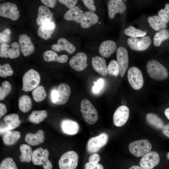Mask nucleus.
Wrapping results in <instances>:
<instances>
[{
  "label": "nucleus",
  "mask_w": 169,
  "mask_h": 169,
  "mask_svg": "<svg viewBox=\"0 0 169 169\" xmlns=\"http://www.w3.org/2000/svg\"><path fill=\"white\" fill-rule=\"evenodd\" d=\"M147 72L152 79L157 80H162L167 79L168 76L166 68L158 61L151 59L146 64Z\"/></svg>",
  "instance_id": "obj_1"
},
{
  "label": "nucleus",
  "mask_w": 169,
  "mask_h": 169,
  "mask_svg": "<svg viewBox=\"0 0 169 169\" xmlns=\"http://www.w3.org/2000/svg\"><path fill=\"white\" fill-rule=\"evenodd\" d=\"M22 81V90L25 92L30 91L38 87L40 81V76L36 71L31 69L24 74Z\"/></svg>",
  "instance_id": "obj_2"
},
{
  "label": "nucleus",
  "mask_w": 169,
  "mask_h": 169,
  "mask_svg": "<svg viewBox=\"0 0 169 169\" xmlns=\"http://www.w3.org/2000/svg\"><path fill=\"white\" fill-rule=\"evenodd\" d=\"M81 113L84 120L91 125L95 123L98 118L97 111L88 100L84 99L80 103Z\"/></svg>",
  "instance_id": "obj_3"
},
{
  "label": "nucleus",
  "mask_w": 169,
  "mask_h": 169,
  "mask_svg": "<svg viewBox=\"0 0 169 169\" xmlns=\"http://www.w3.org/2000/svg\"><path fill=\"white\" fill-rule=\"evenodd\" d=\"M129 149L132 154L139 157L151 151L152 146L148 140L142 139L131 142L129 146Z\"/></svg>",
  "instance_id": "obj_4"
},
{
  "label": "nucleus",
  "mask_w": 169,
  "mask_h": 169,
  "mask_svg": "<svg viewBox=\"0 0 169 169\" xmlns=\"http://www.w3.org/2000/svg\"><path fill=\"white\" fill-rule=\"evenodd\" d=\"M49 152L47 149L39 147L33 152L32 160L36 165H42L44 169H51L52 164L49 160Z\"/></svg>",
  "instance_id": "obj_5"
},
{
  "label": "nucleus",
  "mask_w": 169,
  "mask_h": 169,
  "mask_svg": "<svg viewBox=\"0 0 169 169\" xmlns=\"http://www.w3.org/2000/svg\"><path fill=\"white\" fill-rule=\"evenodd\" d=\"M79 157L75 151H70L64 153L59 162L60 169H75L77 167Z\"/></svg>",
  "instance_id": "obj_6"
},
{
  "label": "nucleus",
  "mask_w": 169,
  "mask_h": 169,
  "mask_svg": "<svg viewBox=\"0 0 169 169\" xmlns=\"http://www.w3.org/2000/svg\"><path fill=\"white\" fill-rule=\"evenodd\" d=\"M127 78L130 85L134 89L138 90L143 86L144 79L142 74L138 68L131 67L128 71Z\"/></svg>",
  "instance_id": "obj_7"
},
{
  "label": "nucleus",
  "mask_w": 169,
  "mask_h": 169,
  "mask_svg": "<svg viewBox=\"0 0 169 169\" xmlns=\"http://www.w3.org/2000/svg\"><path fill=\"white\" fill-rule=\"evenodd\" d=\"M108 139V135L105 133H102L98 136L90 138L87 145L88 151L92 153L98 152L106 144Z\"/></svg>",
  "instance_id": "obj_8"
},
{
  "label": "nucleus",
  "mask_w": 169,
  "mask_h": 169,
  "mask_svg": "<svg viewBox=\"0 0 169 169\" xmlns=\"http://www.w3.org/2000/svg\"><path fill=\"white\" fill-rule=\"evenodd\" d=\"M19 46V44L16 42H13L10 45L5 43L1 44L0 47V57L11 59L18 57L20 54Z\"/></svg>",
  "instance_id": "obj_9"
},
{
  "label": "nucleus",
  "mask_w": 169,
  "mask_h": 169,
  "mask_svg": "<svg viewBox=\"0 0 169 169\" xmlns=\"http://www.w3.org/2000/svg\"><path fill=\"white\" fill-rule=\"evenodd\" d=\"M0 15L15 21L19 18V11L15 3L6 2L0 5Z\"/></svg>",
  "instance_id": "obj_10"
},
{
  "label": "nucleus",
  "mask_w": 169,
  "mask_h": 169,
  "mask_svg": "<svg viewBox=\"0 0 169 169\" xmlns=\"http://www.w3.org/2000/svg\"><path fill=\"white\" fill-rule=\"evenodd\" d=\"M127 43L131 49L138 51H144L148 48L151 43L149 36L143 37L141 39L137 38L130 37L127 40Z\"/></svg>",
  "instance_id": "obj_11"
},
{
  "label": "nucleus",
  "mask_w": 169,
  "mask_h": 169,
  "mask_svg": "<svg viewBox=\"0 0 169 169\" xmlns=\"http://www.w3.org/2000/svg\"><path fill=\"white\" fill-rule=\"evenodd\" d=\"M5 124H1L0 133L4 135L8 131L18 127L21 123L18 115L16 114H11L7 115L3 118Z\"/></svg>",
  "instance_id": "obj_12"
},
{
  "label": "nucleus",
  "mask_w": 169,
  "mask_h": 169,
  "mask_svg": "<svg viewBox=\"0 0 169 169\" xmlns=\"http://www.w3.org/2000/svg\"><path fill=\"white\" fill-rule=\"evenodd\" d=\"M116 58L120 75L121 77H123L127 70L129 64V56L126 49L123 47H119L117 50Z\"/></svg>",
  "instance_id": "obj_13"
},
{
  "label": "nucleus",
  "mask_w": 169,
  "mask_h": 169,
  "mask_svg": "<svg viewBox=\"0 0 169 169\" xmlns=\"http://www.w3.org/2000/svg\"><path fill=\"white\" fill-rule=\"evenodd\" d=\"M158 153L154 151H150L143 156L140 161V166L144 169H152L160 162Z\"/></svg>",
  "instance_id": "obj_14"
},
{
  "label": "nucleus",
  "mask_w": 169,
  "mask_h": 169,
  "mask_svg": "<svg viewBox=\"0 0 169 169\" xmlns=\"http://www.w3.org/2000/svg\"><path fill=\"white\" fill-rule=\"evenodd\" d=\"M129 116V110L125 105H121L115 111L113 116L114 124L120 127L125 125L127 121Z\"/></svg>",
  "instance_id": "obj_15"
},
{
  "label": "nucleus",
  "mask_w": 169,
  "mask_h": 169,
  "mask_svg": "<svg viewBox=\"0 0 169 169\" xmlns=\"http://www.w3.org/2000/svg\"><path fill=\"white\" fill-rule=\"evenodd\" d=\"M87 60L86 54L83 52H79L71 58L69 64L74 70L77 71H81L87 67Z\"/></svg>",
  "instance_id": "obj_16"
},
{
  "label": "nucleus",
  "mask_w": 169,
  "mask_h": 169,
  "mask_svg": "<svg viewBox=\"0 0 169 169\" xmlns=\"http://www.w3.org/2000/svg\"><path fill=\"white\" fill-rule=\"evenodd\" d=\"M18 42L22 54L27 56L33 53L34 48L30 37L25 34H21L18 37Z\"/></svg>",
  "instance_id": "obj_17"
},
{
  "label": "nucleus",
  "mask_w": 169,
  "mask_h": 169,
  "mask_svg": "<svg viewBox=\"0 0 169 169\" xmlns=\"http://www.w3.org/2000/svg\"><path fill=\"white\" fill-rule=\"evenodd\" d=\"M57 90V98L55 104L61 105L65 104L69 100L71 93L70 86L67 84H60Z\"/></svg>",
  "instance_id": "obj_18"
},
{
  "label": "nucleus",
  "mask_w": 169,
  "mask_h": 169,
  "mask_svg": "<svg viewBox=\"0 0 169 169\" xmlns=\"http://www.w3.org/2000/svg\"><path fill=\"white\" fill-rule=\"evenodd\" d=\"M108 13L109 17L113 19L117 13L121 14L126 9V6L121 0H111L108 3Z\"/></svg>",
  "instance_id": "obj_19"
},
{
  "label": "nucleus",
  "mask_w": 169,
  "mask_h": 169,
  "mask_svg": "<svg viewBox=\"0 0 169 169\" xmlns=\"http://www.w3.org/2000/svg\"><path fill=\"white\" fill-rule=\"evenodd\" d=\"M60 126L64 133L70 135L76 134L79 128V124L77 122L68 119H64L61 121Z\"/></svg>",
  "instance_id": "obj_20"
},
{
  "label": "nucleus",
  "mask_w": 169,
  "mask_h": 169,
  "mask_svg": "<svg viewBox=\"0 0 169 169\" xmlns=\"http://www.w3.org/2000/svg\"><path fill=\"white\" fill-rule=\"evenodd\" d=\"M117 45L114 41L106 40L103 41L99 48V52L103 57H110L116 50Z\"/></svg>",
  "instance_id": "obj_21"
},
{
  "label": "nucleus",
  "mask_w": 169,
  "mask_h": 169,
  "mask_svg": "<svg viewBox=\"0 0 169 169\" xmlns=\"http://www.w3.org/2000/svg\"><path fill=\"white\" fill-rule=\"evenodd\" d=\"M56 27L55 23L53 21H48L40 26L38 30V36L42 38L47 40L51 38V35Z\"/></svg>",
  "instance_id": "obj_22"
},
{
  "label": "nucleus",
  "mask_w": 169,
  "mask_h": 169,
  "mask_svg": "<svg viewBox=\"0 0 169 169\" xmlns=\"http://www.w3.org/2000/svg\"><path fill=\"white\" fill-rule=\"evenodd\" d=\"M54 14L46 6H40L38 8V13L36 23L40 26L45 22L51 21Z\"/></svg>",
  "instance_id": "obj_23"
},
{
  "label": "nucleus",
  "mask_w": 169,
  "mask_h": 169,
  "mask_svg": "<svg viewBox=\"0 0 169 169\" xmlns=\"http://www.w3.org/2000/svg\"><path fill=\"white\" fill-rule=\"evenodd\" d=\"M51 48L53 50L57 52L64 50L70 54L73 53L76 49L72 44L64 38L59 39L57 44L52 45Z\"/></svg>",
  "instance_id": "obj_24"
},
{
  "label": "nucleus",
  "mask_w": 169,
  "mask_h": 169,
  "mask_svg": "<svg viewBox=\"0 0 169 169\" xmlns=\"http://www.w3.org/2000/svg\"><path fill=\"white\" fill-rule=\"evenodd\" d=\"M44 139V131L41 130H39L35 134L30 133L27 134L25 136V141L29 145L34 146L43 143Z\"/></svg>",
  "instance_id": "obj_25"
},
{
  "label": "nucleus",
  "mask_w": 169,
  "mask_h": 169,
  "mask_svg": "<svg viewBox=\"0 0 169 169\" xmlns=\"http://www.w3.org/2000/svg\"><path fill=\"white\" fill-rule=\"evenodd\" d=\"M92 64L94 69L97 73L103 76L107 75L106 64L103 57L99 56L93 57L92 59Z\"/></svg>",
  "instance_id": "obj_26"
},
{
  "label": "nucleus",
  "mask_w": 169,
  "mask_h": 169,
  "mask_svg": "<svg viewBox=\"0 0 169 169\" xmlns=\"http://www.w3.org/2000/svg\"><path fill=\"white\" fill-rule=\"evenodd\" d=\"M99 18L94 12L90 11L85 12L81 19V26L84 28H87L96 23Z\"/></svg>",
  "instance_id": "obj_27"
},
{
  "label": "nucleus",
  "mask_w": 169,
  "mask_h": 169,
  "mask_svg": "<svg viewBox=\"0 0 169 169\" xmlns=\"http://www.w3.org/2000/svg\"><path fill=\"white\" fill-rule=\"evenodd\" d=\"M83 11L77 6L70 9L64 14V18L68 21H73L77 23H80L84 14Z\"/></svg>",
  "instance_id": "obj_28"
},
{
  "label": "nucleus",
  "mask_w": 169,
  "mask_h": 169,
  "mask_svg": "<svg viewBox=\"0 0 169 169\" xmlns=\"http://www.w3.org/2000/svg\"><path fill=\"white\" fill-rule=\"evenodd\" d=\"M44 59L47 62L55 61L64 63L68 60L67 56L65 54L59 55L55 52L50 50L45 51L43 54Z\"/></svg>",
  "instance_id": "obj_29"
},
{
  "label": "nucleus",
  "mask_w": 169,
  "mask_h": 169,
  "mask_svg": "<svg viewBox=\"0 0 169 169\" xmlns=\"http://www.w3.org/2000/svg\"><path fill=\"white\" fill-rule=\"evenodd\" d=\"M146 120L149 125L156 129H162L164 126L163 120L154 113H148L146 116Z\"/></svg>",
  "instance_id": "obj_30"
},
{
  "label": "nucleus",
  "mask_w": 169,
  "mask_h": 169,
  "mask_svg": "<svg viewBox=\"0 0 169 169\" xmlns=\"http://www.w3.org/2000/svg\"><path fill=\"white\" fill-rule=\"evenodd\" d=\"M147 20L151 27L156 31L165 29L167 27V24L165 23L158 16L149 17Z\"/></svg>",
  "instance_id": "obj_31"
},
{
  "label": "nucleus",
  "mask_w": 169,
  "mask_h": 169,
  "mask_svg": "<svg viewBox=\"0 0 169 169\" xmlns=\"http://www.w3.org/2000/svg\"><path fill=\"white\" fill-rule=\"evenodd\" d=\"M19 149L21 153L19 157L20 161L26 162L31 161L33 153L31 147L28 145L23 144L20 145Z\"/></svg>",
  "instance_id": "obj_32"
},
{
  "label": "nucleus",
  "mask_w": 169,
  "mask_h": 169,
  "mask_svg": "<svg viewBox=\"0 0 169 169\" xmlns=\"http://www.w3.org/2000/svg\"><path fill=\"white\" fill-rule=\"evenodd\" d=\"M20 137V134L19 131H9L3 135V140L5 145L11 146L15 144Z\"/></svg>",
  "instance_id": "obj_33"
},
{
  "label": "nucleus",
  "mask_w": 169,
  "mask_h": 169,
  "mask_svg": "<svg viewBox=\"0 0 169 169\" xmlns=\"http://www.w3.org/2000/svg\"><path fill=\"white\" fill-rule=\"evenodd\" d=\"M47 115V112L45 110H34L29 116L28 120L32 123L37 124L44 120Z\"/></svg>",
  "instance_id": "obj_34"
},
{
  "label": "nucleus",
  "mask_w": 169,
  "mask_h": 169,
  "mask_svg": "<svg viewBox=\"0 0 169 169\" xmlns=\"http://www.w3.org/2000/svg\"><path fill=\"white\" fill-rule=\"evenodd\" d=\"M18 107L21 111L27 112L31 109L32 100L31 98L26 95L21 96L18 100Z\"/></svg>",
  "instance_id": "obj_35"
},
{
  "label": "nucleus",
  "mask_w": 169,
  "mask_h": 169,
  "mask_svg": "<svg viewBox=\"0 0 169 169\" xmlns=\"http://www.w3.org/2000/svg\"><path fill=\"white\" fill-rule=\"evenodd\" d=\"M169 38V30L166 29L160 30L155 35L153 38V44L156 47L160 46L164 41Z\"/></svg>",
  "instance_id": "obj_36"
},
{
  "label": "nucleus",
  "mask_w": 169,
  "mask_h": 169,
  "mask_svg": "<svg viewBox=\"0 0 169 169\" xmlns=\"http://www.w3.org/2000/svg\"><path fill=\"white\" fill-rule=\"evenodd\" d=\"M32 95L34 100L36 102H40L46 97L47 93L44 86H38L32 92Z\"/></svg>",
  "instance_id": "obj_37"
},
{
  "label": "nucleus",
  "mask_w": 169,
  "mask_h": 169,
  "mask_svg": "<svg viewBox=\"0 0 169 169\" xmlns=\"http://www.w3.org/2000/svg\"><path fill=\"white\" fill-rule=\"evenodd\" d=\"M125 34L130 37L136 38L145 36L146 33L142 30L137 29L133 26L130 25L124 30Z\"/></svg>",
  "instance_id": "obj_38"
},
{
  "label": "nucleus",
  "mask_w": 169,
  "mask_h": 169,
  "mask_svg": "<svg viewBox=\"0 0 169 169\" xmlns=\"http://www.w3.org/2000/svg\"><path fill=\"white\" fill-rule=\"evenodd\" d=\"M11 89V85L8 81H3L0 87V100H3L10 93Z\"/></svg>",
  "instance_id": "obj_39"
},
{
  "label": "nucleus",
  "mask_w": 169,
  "mask_h": 169,
  "mask_svg": "<svg viewBox=\"0 0 169 169\" xmlns=\"http://www.w3.org/2000/svg\"><path fill=\"white\" fill-rule=\"evenodd\" d=\"M108 73L110 75L117 77L120 73L119 68L117 61L112 60L110 61L107 67Z\"/></svg>",
  "instance_id": "obj_40"
},
{
  "label": "nucleus",
  "mask_w": 169,
  "mask_h": 169,
  "mask_svg": "<svg viewBox=\"0 0 169 169\" xmlns=\"http://www.w3.org/2000/svg\"><path fill=\"white\" fill-rule=\"evenodd\" d=\"M0 169H18L17 166L13 159L7 157L1 163Z\"/></svg>",
  "instance_id": "obj_41"
},
{
  "label": "nucleus",
  "mask_w": 169,
  "mask_h": 169,
  "mask_svg": "<svg viewBox=\"0 0 169 169\" xmlns=\"http://www.w3.org/2000/svg\"><path fill=\"white\" fill-rule=\"evenodd\" d=\"M13 73V70L9 64L7 63L0 65V77L6 78L12 76Z\"/></svg>",
  "instance_id": "obj_42"
},
{
  "label": "nucleus",
  "mask_w": 169,
  "mask_h": 169,
  "mask_svg": "<svg viewBox=\"0 0 169 169\" xmlns=\"http://www.w3.org/2000/svg\"><path fill=\"white\" fill-rule=\"evenodd\" d=\"M158 16L165 23L169 22V4L166 3L164 9H161L158 12Z\"/></svg>",
  "instance_id": "obj_43"
},
{
  "label": "nucleus",
  "mask_w": 169,
  "mask_h": 169,
  "mask_svg": "<svg viewBox=\"0 0 169 169\" xmlns=\"http://www.w3.org/2000/svg\"><path fill=\"white\" fill-rule=\"evenodd\" d=\"M11 31L9 28H6L0 33V44H6L9 42L10 39Z\"/></svg>",
  "instance_id": "obj_44"
},
{
  "label": "nucleus",
  "mask_w": 169,
  "mask_h": 169,
  "mask_svg": "<svg viewBox=\"0 0 169 169\" xmlns=\"http://www.w3.org/2000/svg\"><path fill=\"white\" fill-rule=\"evenodd\" d=\"M104 83V80L100 79L95 83L94 85L92 87L93 92L95 93H97L102 89Z\"/></svg>",
  "instance_id": "obj_45"
},
{
  "label": "nucleus",
  "mask_w": 169,
  "mask_h": 169,
  "mask_svg": "<svg viewBox=\"0 0 169 169\" xmlns=\"http://www.w3.org/2000/svg\"><path fill=\"white\" fill-rule=\"evenodd\" d=\"M59 2L64 5L67 8L71 9L75 6L78 0H59Z\"/></svg>",
  "instance_id": "obj_46"
},
{
  "label": "nucleus",
  "mask_w": 169,
  "mask_h": 169,
  "mask_svg": "<svg viewBox=\"0 0 169 169\" xmlns=\"http://www.w3.org/2000/svg\"><path fill=\"white\" fill-rule=\"evenodd\" d=\"M84 169H104L103 166L99 163L94 164L87 162L84 166Z\"/></svg>",
  "instance_id": "obj_47"
},
{
  "label": "nucleus",
  "mask_w": 169,
  "mask_h": 169,
  "mask_svg": "<svg viewBox=\"0 0 169 169\" xmlns=\"http://www.w3.org/2000/svg\"><path fill=\"white\" fill-rule=\"evenodd\" d=\"M82 1L84 5L91 11H95L96 9L95 6L94 5V2L93 0H83Z\"/></svg>",
  "instance_id": "obj_48"
},
{
  "label": "nucleus",
  "mask_w": 169,
  "mask_h": 169,
  "mask_svg": "<svg viewBox=\"0 0 169 169\" xmlns=\"http://www.w3.org/2000/svg\"><path fill=\"white\" fill-rule=\"evenodd\" d=\"M100 156L98 154L94 153L90 156L89 161L91 163H98L100 161Z\"/></svg>",
  "instance_id": "obj_49"
},
{
  "label": "nucleus",
  "mask_w": 169,
  "mask_h": 169,
  "mask_svg": "<svg viewBox=\"0 0 169 169\" xmlns=\"http://www.w3.org/2000/svg\"><path fill=\"white\" fill-rule=\"evenodd\" d=\"M41 2L46 7L54 8L56 5L57 1L54 0H41Z\"/></svg>",
  "instance_id": "obj_50"
},
{
  "label": "nucleus",
  "mask_w": 169,
  "mask_h": 169,
  "mask_svg": "<svg viewBox=\"0 0 169 169\" xmlns=\"http://www.w3.org/2000/svg\"><path fill=\"white\" fill-rule=\"evenodd\" d=\"M51 95L52 101L55 104L57 98V90L56 89L53 90L51 92Z\"/></svg>",
  "instance_id": "obj_51"
},
{
  "label": "nucleus",
  "mask_w": 169,
  "mask_h": 169,
  "mask_svg": "<svg viewBox=\"0 0 169 169\" xmlns=\"http://www.w3.org/2000/svg\"><path fill=\"white\" fill-rule=\"evenodd\" d=\"M7 112V110L5 105L1 103H0V118H1Z\"/></svg>",
  "instance_id": "obj_52"
},
{
  "label": "nucleus",
  "mask_w": 169,
  "mask_h": 169,
  "mask_svg": "<svg viewBox=\"0 0 169 169\" xmlns=\"http://www.w3.org/2000/svg\"><path fill=\"white\" fill-rule=\"evenodd\" d=\"M162 130L163 134L169 138V125H164Z\"/></svg>",
  "instance_id": "obj_53"
},
{
  "label": "nucleus",
  "mask_w": 169,
  "mask_h": 169,
  "mask_svg": "<svg viewBox=\"0 0 169 169\" xmlns=\"http://www.w3.org/2000/svg\"><path fill=\"white\" fill-rule=\"evenodd\" d=\"M129 169H144L141 166L134 165L130 167Z\"/></svg>",
  "instance_id": "obj_54"
},
{
  "label": "nucleus",
  "mask_w": 169,
  "mask_h": 169,
  "mask_svg": "<svg viewBox=\"0 0 169 169\" xmlns=\"http://www.w3.org/2000/svg\"><path fill=\"white\" fill-rule=\"evenodd\" d=\"M164 113L167 118L169 120V107L165 110Z\"/></svg>",
  "instance_id": "obj_55"
},
{
  "label": "nucleus",
  "mask_w": 169,
  "mask_h": 169,
  "mask_svg": "<svg viewBox=\"0 0 169 169\" xmlns=\"http://www.w3.org/2000/svg\"><path fill=\"white\" fill-rule=\"evenodd\" d=\"M166 157L167 158L169 159V152L167 153L166 155Z\"/></svg>",
  "instance_id": "obj_56"
},
{
  "label": "nucleus",
  "mask_w": 169,
  "mask_h": 169,
  "mask_svg": "<svg viewBox=\"0 0 169 169\" xmlns=\"http://www.w3.org/2000/svg\"><path fill=\"white\" fill-rule=\"evenodd\" d=\"M168 125H169V124H168Z\"/></svg>",
  "instance_id": "obj_57"
}]
</instances>
